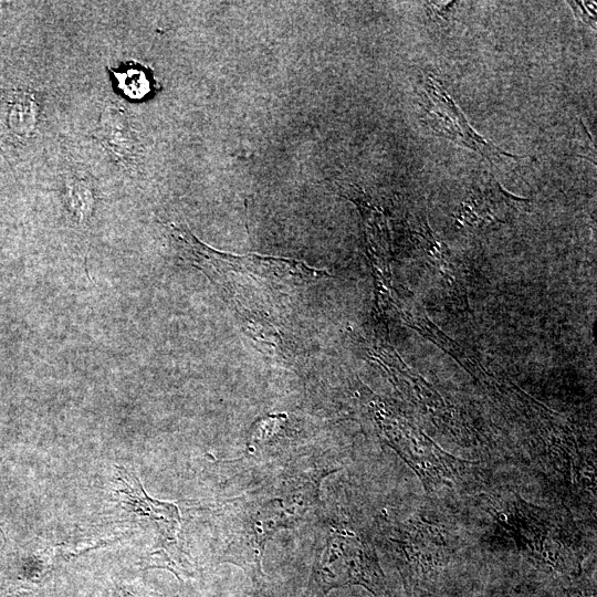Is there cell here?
<instances>
[{"label":"cell","mask_w":597,"mask_h":597,"mask_svg":"<svg viewBox=\"0 0 597 597\" xmlns=\"http://www.w3.org/2000/svg\"><path fill=\"white\" fill-rule=\"evenodd\" d=\"M359 585L375 597L386 596V580L370 540L347 525L331 526L315 559L310 593L324 597L331 589Z\"/></svg>","instance_id":"cell-3"},{"label":"cell","mask_w":597,"mask_h":597,"mask_svg":"<svg viewBox=\"0 0 597 597\" xmlns=\"http://www.w3.org/2000/svg\"><path fill=\"white\" fill-rule=\"evenodd\" d=\"M576 17L585 24L596 29V14L588 11L582 1H568Z\"/></svg>","instance_id":"cell-13"},{"label":"cell","mask_w":597,"mask_h":597,"mask_svg":"<svg viewBox=\"0 0 597 597\" xmlns=\"http://www.w3.org/2000/svg\"><path fill=\"white\" fill-rule=\"evenodd\" d=\"M569 597H596L595 589H585L582 587H573L567 590Z\"/></svg>","instance_id":"cell-14"},{"label":"cell","mask_w":597,"mask_h":597,"mask_svg":"<svg viewBox=\"0 0 597 597\" xmlns=\"http://www.w3.org/2000/svg\"><path fill=\"white\" fill-rule=\"evenodd\" d=\"M111 73L118 90L128 98L142 100L154 88V80L143 65L128 63L121 70H111Z\"/></svg>","instance_id":"cell-11"},{"label":"cell","mask_w":597,"mask_h":597,"mask_svg":"<svg viewBox=\"0 0 597 597\" xmlns=\"http://www.w3.org/2000/svg\"><path fill=\"white\" fill-rule=\"evenodd\" d=\"M318 479H289L230 501L224 511L227 544L221 561L241 567L254 582L262 579L266 543L277 531L307 517L317 501Z\"/></svg>","instance_id":"cell-2"},{"label":"cell","mask_w":597,"mask_h":597,"mask_svg":"<svg viewBox=\"0 0 597 597\" xmlns=\"http://www.w3.org/2000/svg\"><path fill=\"white\" fill-rule=\"evenodd\" d=\"M116 492L123 506L140 517H146L157 527L163 545L177 546V531L180 522L178 507L169 502L149 498L138 479L124 467H116Z\"/></svg>","instance_id":"cell-7"},{"label":"cell","mask_w":597,"mask_h":597,"mask_svg":"<svg viewBox=\"0 0 597 597\" xmlns=\"http://www.w3.org/2000/svg\"><path fill=\"white\" fill-rule=\"evenodd\" d=\"M524 201L506 192L492 175H483L472 186L462 205L459 220L470 226L502 222L501 216Z\"/></svg>","instance_id":"cell-8"},{"label":"cell","mask_w":597,"mask_h":597,"mask_svg":"<svg viewBox=\"0 0 597 597\" xmlns=\"http://www.w3.org/2000/svg\"><path fill=\"white\" fill-rule=\"evenodd\" d=\"M8 124L12 133L30 137L36 128L40 106L33 93L15 91L8 101Z\"/></svg>","instance_id":"cell-10"},{"label":"cell","mask_w":597,"mask_h":597,"mask_svg":"<svg viewBox=\"0 0 597 597\" xmlns=\"http://www.w3.org/2000/svg\"><path fill=\"white\" fill-rule=\"evenodd\" d=\"M388 540L395 546L397 567L410 593L426 587L451 558V544L440 528L426 522L406 524Z\"/></svg>","instance_id":"cell-5"},{"label":"cell","mask_w":597,"mask_h":597,"mask_svg":"<svg viewBox=\"0 0 597 597\" xmlns=\"http://www.w3.org/2000/svg\"><path fill=\"white\" fill-rule=\"evenodd\" d=\"M419 96L422 109V124L431 129L434 135L464 145L491 163L493 159L501 157L522 159L521 157L505 153L479 135L469 124L439 78L431 74L427 75Z\"/></svg>","instance_id":"cell-6"},{"label":"cell","mask_w":597,"mask_h":597,"mask_svg":"<svg viewBox=\"0 0 597 597\" xmlns=\"http://www.w3.org/2000/svg\"><path fill=\"white\" fill-rule=\"evenodd\" d=\"M180 258L205 273L244 320L259 322L298 289L327 276L303 261L259 254L234 255L198 240L187 229L169 224Z\"/></svg>","instance_id":"cell-1"},{"label":"cell","mask_w":597,"mask_h":597,"mask_svg":"<svg viewBox=\"0 0 597 597\" xmlns=\"http://www.w3.org/2000/svg\"><path fill=\"white\" fill-rule=\"evenodd\" d=\"M124 595L125 597H136V596H133L132 594H128L127 591Z\"/></svg>","instance_id":"cell-15"},{"label":"cell","mask_w":597,"mask_h":597,"mask_svg":"<svg viewBox=\"0 0 597 597\" xmlns=\"http://www.w3.org/2000/svg\"><path fill=\"white\" fill-rule=\"evenodd\" d=\"M65 196L70 210L81 222L87 220L94 208V196L91 185L77 177L65 182Z\"/></svg>","instance_id":"cell-12"},{"label":"cell","mask_w":597,"mask_h":597,"mask_svg":"<svg viewBox=\"0 0 597 597\" xmlns=\"http://www.w3.org/2000/svg\"><path fill=\"white\" fill-rule=\"evenodd\" d=\"M496 520L520 553L538 569L559 574L578 570L575 553L562 540L563 526L546 510L517 499L501 507Z\"/></svg>","instance_id":"cell-4"},{"label":"cell","mask_w":597,"mask_h":597,"mask_svg":"<svg viewBox=\"0 0 597 597\" xmlns=\"http://www.w3.org/2000/svg\"><path fill=\"white\" fill-rule=\"evenodd\" d=\"M93 135L124 165L136 160L139 140L122 107L114 104L106 106Z\"/></svg>","instance_id":"cell-9"}]
</instances>
